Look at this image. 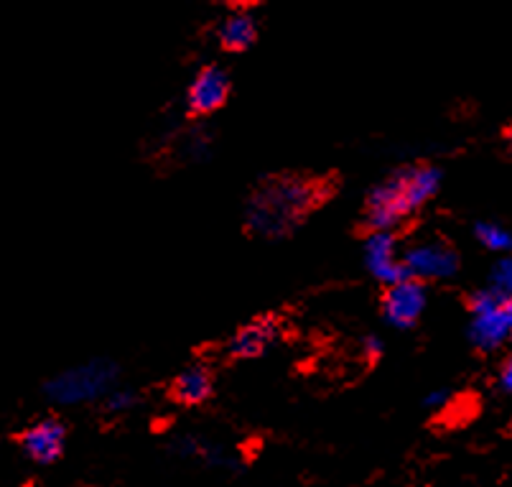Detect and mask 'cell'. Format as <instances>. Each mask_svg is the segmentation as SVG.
<instances>
[{
	"label": "cell",
	"mask_w": 512,
	"mask_h": 487,
	"mask_svg": "<svg viewBox=\"0 0 512 487\" xmlns=\"http://www.w3.org/2000/svg\"><path fill=\"white\" fill-rule=\"evenodd\" d=\"M505 317H507V324H510V335H512V299H505Z\"/></svg>",
	"instance_id": "cell-19"
},
{
	"label": "cell",
	"mask_w": 512,
	"mask_h": 487,
	"mask_svg": "<svg viewBox=\"0 0 512 487\" xmlns=\"http://www.w3.org/2000/svg\"><path fill=\"white\" fill-rule=\"evenodd\" d=\"M439 184L441 171L434 166H411V169L395 171L367 197V225L375 233L377 230L390 233L398 222H403V217L434 197Z\"/></svg>",
	"instance_id": "cell-1"
},
{
	"label": "cell",
	"mask_w": 512,
	"mask_h": 487,
	"mask_svg": "<svg viewBox=\"0 0 512 487\" xmlns=\"http://www.w3.org/2000/svg\"><path fill=\"white\" fill-rule=\"evenodd\" d=\"M469 337L482 350H495L510 337V324L505 317V296L495 289L479 291L472 296V324Z\"/></svg>",
	"instance_id": "cell-4"
},
{
	"label": "cell",
	"mask_w": 512,
	"mask_h": 487,
	"mask_svg": "<svg viewBox=\"0 0 512 487\" xmlns=\"http://www.w3.org/2000/svg\"><path fill=\"white\" fill-rule=\"evenodd\" d=\"M365 263L372 276L388 286H395L400 281L411 278L406 266H403V258H398V253H395V235L385 233V230H377V233H372L367 238Z\"/></svg>",
	"instance_id": "cell-7"
},
{
	"label": "cell",
	"mask_w": 512,
	"mask_h": 487,
	"mask_svg": "<svg viewBox=\"0 0 512 487\" xmlns=\"http://www.w3.org/2000/svg\"><path fill=\"white\" fill-rule=\"evenodd\" d=\"M220 41L222 46L232 51L248 49L255 41V23L248 13H232L230 18H225V23L220 26Z\"/></svg>",
	"instance_id": "cell-12"
},
{
	"label": "cell",
	"mask_w": 512,
	"mask_h": 487,
	"mask_svg": "<svg viewBox=\"0 0 512 487\" xmlns=\"http://www.w3.org/2000/svg\"><path fill=\"white\" fill-rule=\"evenodd\" d=\"M446 401H449V393L446 391H431L423 398V403H426L428 408H444Z\"/></svg>",
	"instance_id": "cell-16"
},
{
	"label": "cell",
	"mask_w": 512,
	"mask_h": 487,
	"mask_svg": "<svg viewBox=\"0 0 512 487\" xmlns=\"http://www.w3.org/2000/svg\"><path fill=\"white\" fill-rule=\"evenodd\" d=\"M423 309H426V289L416 278H406V281L390 286L385 294L383 314L393 327H413Z\"/></svg>",
	"instance_id": "cell-6"
},
{
	"label": "cell",
	"mask_w": 512,
	"mask_h": 487,
	"mask_svg": "<svg viewBox=\"0 0 512 487\" xmlns=\"http://www.w3.org/2000/svg\"><path fill=\"white\" fill-rule=\"evenodd\" d=\"M510 143H512V131H510Z\"/></svg>",
	"instance_id": "cell-20"
},
{
	"label": "cell",
	"mask_w": 512,
	"mask_h": 487,
	"mask_svg": "<svg viewBox=\"0 0 512 487\" xmlns=\"http://www.w3.org/2000/svg\"><path fill=\"white\" fill-rule=\"evenodd\" d=\"M492 289L505 299H512V255H505L492 268Z\"/></svg>",
	"instance_id": "cell-14"
},
{
	"label": "cell",
	"mask_w": 512,
	"mask_h": 487,
	"mask_svg": "<svg viewBox=\"0 0 512 487\" xmlns=\"http://www.w3.org/2000/svg\"><path fill=\"white\" fill-rule=\"evenodd\" d=\"M477 240L492 253H512V233L505 230L502 225H495V222H482L477 225Z\"/></svg>",
	"instance_id": "cell-13"
},
{
	"label": "cell",
	"mask_w": 512,
	"mask_h": 487,
	"mask_svg": "<svg viewBox=\"0 0 512 487\" xmlns=\"http://www.w3.org/2000/svg\"><path fill=\"white\" fill-rule=\"evenodd\" d=\"M230 95V82H227V74L220 67H207L194 77L192 87H189V95L186 102L189 108L199 115L214 113L217 108H222Z\"/></svg>",
	"instance_id": "cell-8"
},
{
	"label": "cell",
	"mask_w": 512,
	"mask_h": 487,
	"mask_svg": "<svg viewBox=\"0 0 512 487\" xmlns=\"http://www.w3.org/2000/svg\"><path fill=\"white\" fill-rule=\"evenodd\" d=\"M273 340H276V324L263 319V322H253L248 327H242L232 337L230 352L237 357H258L273 345Z\"/></svg>",
	"instance_id": "cell-10"
},
{
	"label": "cell",
	"mask_w": 512,
	"mask_h": 487,
	"mask_svg": "<svg viewBox=\"0 0 512 487\" xmlns=\"http://www.w3.org/2000/svg\"><path fill=\"white\" fill-rule=\"evenodd\" d=\"M403 266L408 276L431 281V278H449L459 268V258L454 250L444 243H418L411 245L403 255Z\"/></svg>",
	"instance_id": "cell-5"
},
{
	"label": "cell",
	"mask_w": 512,
	"mask_h": 487,
	"mask_svg": "<svg viewBox=\"0 0 512 487\" xmlns=\"http://www.w3.org/2000/svg\"><path fill=\"white\" fill-rule=\"evenodd\" d=\"M319 197V187L301 176H283L268 182L248 207L250 225L260 235H283Z\"/></svg>",
	"instance_id": "cell-2"
},
{
	"label": "cell",
	"mask_w": 512,
	"mask_h": 487,
	"mask_svg": "<svg viewBox=\"0 0 512 487\" xmlns=\"http://www.w3.org/2000/svg\"><path fill=\"white\" fill-rule=\"evenodd\" d=\"M500 383H502V388H505L507 393H512V357L505 363V368H502Z\"/></svg>",
	"instance_id": "cell-18"
},
{
	"label": "cell",
	"mask_w": 512,
	"mask_h": 487,
	"mask_svg": "<svg viewBox=\"0 0 512 487\" xmlns=\"http://www.w3.org/2000/svg\"><path fill=\"white\" fill-rule=\"evenodd\" d=\"M212 393V378L204 368H189L174 380V396L186 406L207 401Z\"/></svg>",
	"instance_id": "cell-11"
},
{
	"label": "cell",
	"mask_w": 512,
	"mask_h": 487,
	"mask_svg": "<svg viewBox=\"0 0 512 487\" xmlns=\"http://www.w3.org/2000/svg\"><path fill=\"white\" fill-rule=\"evenodd\" d=\"M362 350H365L367 357H377L383 352V342L377 340V337H367V340L362 342Z\"/></svg>",
	"instance_id": "cell-17"
},
{
	"label": "cell",
	"mask_w": 512,
	"mask_h": 487,
	"mask_svg": "<svg viewBox=\"0 0 512 487\" xmlns=\"http://www.w3.org/2000/svg\"><path fill=\"white\" fill-rule=\"evenodd\" d=\"M118 375L113 363L107 360H92L79 368H69L51 378L46 383V396L59 406H72V403L95 401L105 396L113 388V380Z\"/></svg>",
	"instance_id": "cell-3"
},
{
	"label": "cell",
	"mask_w": 512,
	"mask_h": 487,
	"mask_svg": "<svg viewBox=\"0 0 512 487\" xmlns=\"http://www.w3.org/2000/svg\"><path fill=\"white\" fill-rule=\"evenodd\" d=\"M64 442H67V429L57 419L39 421L21 437L23 452L39 465H49V462L59 459Z\"/></svg>",
	"instance_id": "cell-9"
},
{
	"label": "cell",
	"mask_w": 512,
	"mask_h": 487,
	"mask_svg": "<svg viewBox=\"0 0 512 487\" xmlns=\"http://www.w3.org/2000/svg\"><path fill=\"white\" fill-rule=\"evenodd\" d=\"M138 403L136 393L133 391H125V388H118V391H110L107 393V408L110 411H128V408H133Z\"/></svg>",
	"instance_id": "cell-15"
}]
</instances>
